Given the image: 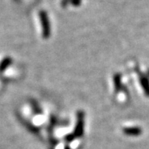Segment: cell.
<instances>
[{"mask_svg": "<svg viewBox=\"0 0 149 149\" xmlns=\"http://www.w3.org/2000/svg\"><path fill=\"white\" fill-rule=\"evenodd\" d=\"M124 133H127V134H130V135H136V134H139V132H140V129L139 128H125L124 130Z\"/></svg>", "mask_w": 149, "mask_h": 149, "instance_id": "1", "label": "cell"}]
</instances>
